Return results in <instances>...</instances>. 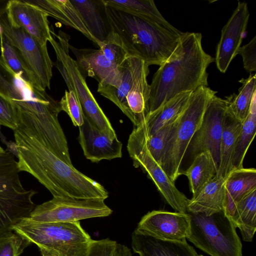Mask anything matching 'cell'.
<instances>
[{
    "instance_id": "6da1fadb",
    "label": "cell",
    "mask_w": 256,
    "mask_h": 256,
    "mask_svg": "<svg viewBox=\"0 0 256 256\" xmlns=\"http://www.w3.org/2000/svg\"><path fill=\"white\" fill-rule=\"evenodd\" d=\"M14 132L19 170L34 176L53 197L104 200L108 197L102 185L68 165L41 140L18 129Z\"/></svg>"
},
{
    "instance_id": "7a4b0ae2",
    "label": "cell",
    "mask_w": 256,
    "mask_h": 256,
    "mask_svg": "<svg viewBox=\"0 0 256 256\" xmlns=\"http://www.w3.org/2000/svg\"><path fill=\"white\" fill-rule=\"evenodd\" d=\"M202 40L200 32L180 36L174 51L153 76L148 114L179 94L208 86L206 69L214 58L204 52Z\"/></svg>"
},
{
    "instance_id": "3957f363",
    "label": "cell",
    "mask_w": 256,
    "mask_h": 256,
    "mask_svg": "<svg viewBox=\"0 0 256 256\" xmlns=\"http://www.w3.org/2000/svg\"><path fill=\"white\" fill-rule=\"evenodd\" d=\"M110 33L128 56L160 66L176 48L180 36L161 25L106 4Z\"/></svg>"
},
{
    "instance_id": "277c9868",
    "label": "cell",
    "mask_w": 256,
    "mask_h": 256,
    "mask_svg": "<svg viewBox=\"0 0 256 256\" xmlns=\"http://www.w3.org/2000/svg\"><path fill=\"white\" fill-rule=\"evenodd\" d=\"M12 230L36 244L42 256H84L92 240L80 221L36 222L26 217Z\"/></svg>"
},
{
    "instance_id": "5b68a950",
    "label": "cell",
    "mask_w": 256,
    "mask_h": 256,
    "mask_svg": "<svg viewBox=\"0 0 256 256\" xmlns=\"http://www.w3.org/2000/svg\"><path fill=\"white\" fill-rule=\"evenodd\" d=\"M216 92L204 86L192 92L168 138L159 164L174 182L182 174L181 167L188 145L202 122L208 102Z\"/></svg>"
},
{
    "instance_id": "8992f818",
    "label": "cell",
    "mask_w": 256,
    "mask_h": 256,
    "mask_svg": "<svg viewBox=\"0 0 256 256\" xmlns=\"http://www.w3.org/2000/svg\"><path fill=\"white\" fill-rule=\"evenodd\" d=\"M51 34L58 40L52 36L48 41L56 54V61L54 65L59 70L68 90L76 94L84 116L110 139L118 138L110 121L88 86L86 76L70 55L69 36L60 30L58 34L52 30Z\"/></svg>"
},
{
    "instance_id": "52a82bcc",
    "label": "cell",
    "mask_w": 256,
    "mask_h": 256,
    "mask_svg": "<svg viewBox=\"0 0 256 256\" xmlns=\"http://www.w3.org/2000/svg\"><path fill=\"white\" fill-rule=\"evenodd\" d=\"M190 226L186 239L211 256H242V244L230 218L224 210L206 216L187 212Z\"/></svg>"
},
{
    "instance_id": "ba28073f",
    "label": "cell",
    "mask_w": 256,
    "mask_h": 256,
    "mask_svg": "<svg viewBox=\"0 0 256 256\" xmlns=\"http://www.w3.org/2000/svg\"><path fill=\"white\" fill-rule=\"evenodd\" d=\"M20 172L12 154L6 150L0 154V236L12 231V226L34 208L32 198L37 192L23 187Z\"/></svg>"
},
{
    "instance_id": "9c48e42d",
    "label": "cell",
    "mask_w": 256,
    "mask_h": 256,
    "mask_svg": "<svg viewBox=\"0 0 256 256\" xmlns=\"http://www.w3.org/2000/svg\"><path fill=\"white\" fill-rule=\"evenodd\" d=\"M127 150L135 168L140 167L154 182L166 202L176 212H187L189 199L176 187L154 158L148 149L144 126H134L128 141Z\"/></svg>"
},
{
    "instance_id": "30bf717a",
    "label": "cell",
    "mask_w": 256,
    "mask_h": 256,
    "mask_svg": "<svg viewBox=\"0 0 256 256\" xmlns=\"http://www.w3.org/2000/svg\"><path fill=\"white\" fill-rule=\"evenodd\" d=\"M112 212L102 200L56 196L34 207L28 218L36 222H70L106 217Z\"/></svg>"
},
{
    "instance_id": "8fae6325",
    "label": "cell",
    "mask_w": 256,
    "mask_h": 256,
    "mask_svg": "<svg viewBox=\"0 0 256 256\" xmlns=\"http://www.w3.org/2000/svg\"><path fill=\"white\" fill-rule=\"evenodd\" d=\"M228 104V96L226 99L216 95L212 98L206 106L202 122L188 145L183 161L188 158L192 160L200 153L209 151L218 172L224 119Z\"/></svg>"
},
{
    "instance_id": "7c38bea8",
    "label": "cell",
    "mask_w": 256,
    "mask_h": 256,
    "mask_svg": "<svg viewBox=\"0 0 256 256\" xmlns=\"http://www.w3.org/2000/svg\"><path fill=\"white\" fill-rule=\"evenodd\" d=\"M2 34L19 50L36 76L44 90L50 89L54 62L48 53L47 46L42 45L36 39L20 27L13 26L6 13L0 17Z\"/></svg>"
},
{
    "instance_id": "4fadbf2b",
    "label": "cell",
    "mask_w": 256,
    "mask_h": 256,
    "mask_svg": "<svg viewBox=\"0 0 256 256\" xmlns=\"http://www.w3.org/2000/svg\"><path fill=\"white\" fill-rule=\"evenodd\" d=\"M190 226L188 212L154 210L141 218L134 232L165 240L182 241L186 240Z\"/></svg>"
},
{
    "instance_id": "5bb4252c",
    "label": "cell",
    "mask_w": 256,
    "mask_h": 256,
    "mask_svg": "<svg viewBox=\"0 0 256 256\" xmlns=\"http://www.w3.org/2000/svg\"><path fill=\"white\" fill-rule=\"evenodd\" d=\"M250 17L247 3L238 1V6L222 30L214 60L218 70L226 72L238 55Z\"/></svg>"
},
{
    "instance_id": "9a60e30c",
    "label": "cell",
    "mask_w": 256,
    "mask_h": 256,
    "mask_svg": "<svg viewBox=\"0 0 256 256\" xmlns=\"http://www.w3.org/2000/svg\"><path fill=\"white\" fill-rule=\"evenodd\" d=\"M6 14L13 26L24 29L42 45L52 38L48 15L26 0H10Z\"/></svg>"
},
{
    "instance_id": "2e32d148",
    "label": "cell",
    "mask_w": 256,
    "mask_h": 256,
    "mask_svg": "<svg viewBox=\"0 0 256 256\" xmlns=\"http://www.w3.org/2000/svg\"><path fill=\"white\" fill-rule=\"evenodd\" d=\"M78 127V140L86 159L92 162L122 156V144L118 138L112 140L94 126L86 117Z\"/></svg>"
},
{
    "instance_id": "e0dca14e",
    "label": "cell",
    "mask_w": 256,
    "mask_h": 256,
    "mask_svg": "<svg viewBox=\"0 0 256 256\" xmlns=\"http://www.w3.org/2000/svg\"><path fill=\"white\" fill-rule=\"evenodd\" d=\"M70 50L84 74L96 80L98 85L116 87L120 84L121 73L119 66L112 64L100 48H78L70 44Z\"/></svg>"
},
{
    "instance_id": "ac0fdd59",
    "label": "cell",
    "mask_w": 256,
    "mask_h": 256,
    "mask_svg": "<svg viewBox=\"0 0 256 256\" xmlns=\"http://www.w3.org/2000/svg\"><path fill=\"white\" fill-rule=\"evenodd\" d=\"M146 64L143 60L129 56L119 66L121 80L118 86L114 87L110 85H98V92L115 104L130 120L134 126L140 123L129 110L126 104V98Z\"/></svg>"
},
{
    "instance_id": "d6986e66",
    "label": "cell",
    "mask_w": 256,
    "mask_h": 256,
    "mask_svg": "<svg viewBox=\"0 0 256 256\" xmlns=\"http://www.w3.org/2000/svg\"><path fill=\"white\" fill-rule=\"evenodd\" d=\"M132 248L140 256H197L194 248L186 240H165L138 234H132Z\"/></svg>"
},
{
    "instance_id": "ffe728a7",
    "label": "cell",
    "mask_w": 256,
    "mask_h": 256,
    "mask_svg": "<svg viewBox=\"0 0 256 256\" xmlns=\"http://www.w3.org/2000/svg\"><path fill=\"white\" fill-rule=\"evenodd\" d=\"M98 46L110 32L104 0H70Z\"/></svg>"
},
{
    "instance_id": "44dd1931",
    "label": "cell",
    "mask_w": 256,
    "mask_h": 256,
    "mask_svg": "<svg viewBox=\"0 0 256 256\" xmlns=\"http://www.w3.org/2000/svg\"><path fill=\"white\" fill-rule=\"evenodd\" d=\"M225 181L226 178L216 174L189 200L187 212L210 216L224 210Z\"/></svg>"
},
{
    "instance_id": "7402d4cb",
    "label": "cell",
    "mask_w": 256,
    "mask_h": 256,
    "mask_svg": "<svg viewBox=\"0 0 256 256\" xmlns=\"http://www.w3.org/2000/svg\"><path fill=\"white\" fill-rule=\"evenodd\" d=\"M256 188V170L244 168L233 170L226 178L224 211L230 218L237 202L246 194Z\"/></svg>"
},
{
    "instance_id": "603a6c76",
    "label": "cell",
    "mask_w": 256,
    "mask_h": 256,
    "mask_svg": "<svg viewBox=\"0 0 256 256\" xmlns=\"http://www.w3.org/2000/svg\"><path fill=\"white\" fill-rule=\"evenodd\" d=\"M40 90L16 76L0 56V94L9 100L16 110Z\"/></svg>"
},
{
    "instance_id": "cb8c5ba5",
    "label": "cell",
    "mask_w": 256,
    "mask_h": 256,
    "mask_svg": "<svg viewBox=\"0 0 256 256\" xmlns=\"http://www.w3.org/2000/svg\"><path fill=\"white\" fill-rule=\"evenodd\" d=\"M46 12L48 16L83 34L94 43L79 14L70 0H26Z\"/></svg>"
},
{
    "instance_id": "d4e9b609",
    "label": "cell",
    "mask_w": 256,
    "mask_h": 256,
    "mask_svg": "<svg viewBox=\"0 0 256 256\" xmlns=\"http://www.w3.org/2000/svg\"><path fill=\"white\" fill-rule=\"evenodd\" d=\"M192 92L179 94L148 114L142 122L146 137L152 136L164 125L178 118L186 107Z\"/></svg>"
},
{
    "instance_id": "484cf974",
    "label": "cell",
    "mask_w": 256,
    "mask_h": 256,
    "mask_svg": "<svg viewBox=\"0 0 256 256\" xmlns=\"http://www.w3.org/2000/svg\"><path fill=\"white\" fill-rule=\"evenodd\" d=\"M242 126V122L234 117L228 106L224 119L220 144V162L217 174L224 178L232 170L234 150Z\"/></svg>"
},
{
    "instance_id": "4316f807",
    "label": "cell",
    "mask_w": 256,
    "mask_h": 256,
    "mask_svg": "<svg viewBox=\"0 0 256 256\" xmlns=\"http://www.w3.org/2000/svg\"><path fill=\"white\" fill-rule=\"evenodd\" d=\"M230 218L235 227L240 230L242 240L252 242L256 230V188L237 202Z\"/></svg>"
},
{
    "instance_id": "83f0119b",
    "label": "cell",
    "mask_w": 256,
    "mask_h": 256,
    "mask_svg": "<svg viewBox=\"0 0 256 256\" xmlns=\"http://www.w3.org/2000/svg\"><path fill=\"white\" fill-rule=\"evenodd\" d=\"M110 6L152 21L181 35L183 32L169 23L158 10L152 0H104Z\"/></svg>"
},
{
    "instance_id": "f1b7e54d",
    "label": "cell",
    "mask_w": 256,
    "mask_h": 256,
    "mask_svg": "<svg viewBox=\"0 0 256 256\" xmlns=\"http://www.w3.org/2000/svg\"><path fill=\"white\" fill-rule=\"evenodd\" d=\"M218 173L212 156L209 151L197 154L189 167L182 171L190 183L192 196L198 193Z\"/></svg>"
},
{
    "instance_id": "f546056e",
    "label": "cell",
    "mask_w": 256,
    "mask_h": 256,
    "mask_svg": "<svg viewBox=\"0 0 256 256\" xmlns=\"http://www.w3.org/2000/svg\"><path fill=\"white\" fill-rule=\"evenodd\" d=\"M1 56L4 60L18 76L34 87L42 90L34 72L19 50L2 33L0 36Z\"/></svg>"
},
{
    "instance_id": "4dcf8cb0",
    "label": "cell",
    "mask_w": 256,
    "mask_h": 256,
    "mask_svg": "<svg viewBox=\"0 0 256 256\" xmlns=\"http://www.w3.org/2000/svg\"><path fill=\"white\" fill-rule=\"evenodd\" d=\"M149 66L146 64L127 94L126 101L130 112L140 123L148 113L150 87L147 80Z\"/></svg>"
},
{
    "instance_id": "1f68e13d",
    "label": "cell",
    "mask_w": 256,
    "mask_h": 256,
    "mask_svg": "<svg viewBox=\"0 0 256 256\" xmlns=\"http://www.w3.org/2000/svg\"><path fill=\"white\" fill-rule=\"evenodd\" d=\"M256 98L254 96L250 111L242 122L241 131L237 139L232 160V170L243 168L246 152L256 134Z\"/></svg>"
},
{
    "instance_id": "d6a6232c",
    "label": "cell",
    "mask_w": 256,
    "mask_h": 256,
    "mask_svg": "<svg viewBox=\"0 0 256 256\" xmlns=\"http://www.w3.org/2000/svg\"><path fill=\"white\" fill-rule=\"evenodd\" d=\"M239 82L242 86L238 90V94L228 96V108L236 119L243 122L248 115L253 97L256 94V74H250L248 78H242Z\"/></svg>"
},
{
    "instance_id": "836d02e7",
    "label": "cell",
    "mask_w": 256,
    "mask_h": 256,
    "mask_svg": "<svg viewBox=\"0 0 256 256\" xmlns=\"http://www.w3.org/2000/svg\"><path fill=\"white\" fill-rule=\"evenodd\" d=\"M84 256H132L131 250L110 238L92 240Z\"/></svg>"
},
{
    "instance_id": "e575fe53",
    "label": "cell",
    "mask_w": 256,
    "mask_h": 256,
    "mask_svg": "<svg viewBox=\"0 0 256 256\" xmlns=\"http://www.w3.org/2000/svg\"><path fill=\"white\" fill-rule=\"evenodd\" d=\"M178 117L164 125L152 136L146 137V144L149 152L158 164L166 143L177 124Z\"/></svg>"
},
{
    "instance_id": "d590c367",
    "label": "cell",
    "mask_w": 256,
    "mask_h": 256,
    "mask_svg": "<svg viewBox=\"0 0 256 256\" xmlns=\"http://www.w3.org/2000/svg\"><path fill=\"white\" fill-rule=\"evenodd\" d=\"M59 102L61 110L65 112L73 124L80 126L84 124V116L79 100L74 91L66 90Z\"/></svg>"
},
{
    "instance_id": "8d00e7d4",
    "label": "cell",
    "mask_w": 256,
    "mask_h": 256,
    "mask_svg": "<svg viewBox=\"0 0 256 256\" xmlns=\"http://www.w3.org/2000/svg\"><path fill=\"white\" fill-rule=\"evenodd\" d=\"M12 232L0 236V256H20L30 244Z\"/></svg>"
},
{
    "instance_id": "74e56055",
    "label": "cell",
    "mask_w": 256,
    "mask_h": 256,
    "mask_svg": "<svg viewBox=\"0 0 256 256\" xmlns=\"http://www.w3.org/2000/svg\"><path fill=\"white\" fill-rule=\"evenodd\" d=\"M106 57L114 64L120 66L129 56L123 47L110 33L105 41L98 46Z\"/></svg>"
},
{
    "instance_id": "f35d334b",
    "label": "cell",
    "mask_w": 256,
    "mask_h": 256,
    "mask_svg": "<svg viewBox=\"0 0 256 256\" xmlns=\"http://www.w3.org/2000/svg\"><path fill=\"white\" fill-rule=\"evenodd\" d=\"M0 126L14 130L18 128L17 112L13 104L0 94Z\"/></svg>"
},
{
    "instance_id": "ab89813d",
    "label": "cell",
    "mask_w": 256,
    "mask_h": 256,
    "mask_svg": "<svg viewBox=\"0 0 256 256\" xmlns=\"http://www.w3.org/2000/svg\"><path fill=\"white\" fill-rule=\"evenodd\" d=\"M242 58L244 68L247 72L256 71V36L244 46L240 47L238 54Z\"/></svg>"
},
{
    "instance_id": "60d3db41",
    "label": "cell",
    "mask_w": 256,
    "mask_h": 256,
    "mask_svg": "<svg viewBox=\"0 0 256 256\" xmlns=\"http://www.w3.org/2000/svg\"><path fill=\"white\" fill-rule=\"evenodd\" d=\"M0 127L1 126H0V138L2 142L6 146V150L10 152L14 156L18 158V153L16 142L10 140L8 141L6 138L1 132Z\"/></svg>"
},
{
    "instance_id": "b9f144b4",
    "label": "cell",
    "mask_w": 256,
    "mask_h": 256,
    "mask_svg": "<svg viewBox=\"0 0 256 256\" xmlns=\"http://www.w3.org/2000/svg\"><path fill=\"white\" fill-rule=\"evenodd\" d=\"M10 0H0V17L7 12Z\"/></svg>"
},
{
    "instance_id": "7bdbcfd3",
    "label": "cell",
    "mask_w": 256,
    "mask_h": 256,
    "mask_svg": "<svg viewBox=\"0 0 256 256\" xmlns=\"http://www.w3.org/2000/svg\"><path fill=\"white\" fill-rule=\"evenodd\" d=\"M5 152V150H4L2 147L0 146V154L4 153Z\"/></svg>"
},
{
    "instance_id": "ee69618b",
    "label": "cell",
    "mask_w": 256,
    "mask_h": 256,
    "mask_svg": "<svg viewBox=\"0 0 256 256\" xmlns=\"http://www.w3.org/2000/svg\"><path fill=\"white\" fill-rule=\"evenodd\" d=\"M2 33V30L1 25L0 24V36Z\"/></svg>"
},
{
    "instance_id": "f6af8a7d",
    "label": "cell",
    "mask_w": 256,
    "mask_h": 256,
    "mask_svg": "<svg viewBox=\"0 0 256 256\" xmlns=\"http://www.w3.org/2000/svg\"><path fill=\"white\" fill-rule=\"evenodd\" d=\"M197 256H204L202 254H200V255H198Z\"/></svg>"
}]
</instances>
